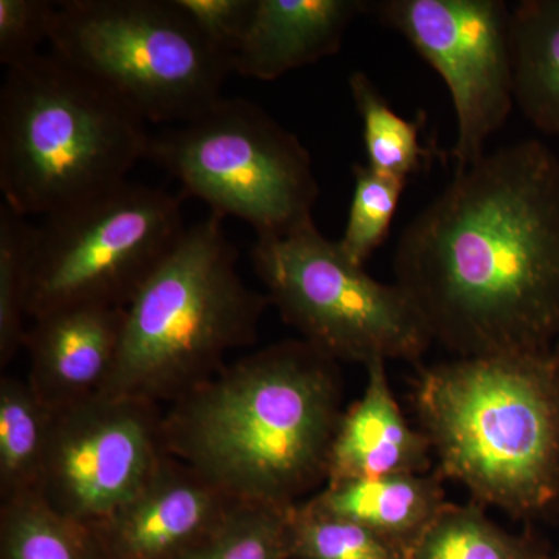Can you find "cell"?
I'll return each mask as SVG.
<instances>
[{"instance_id": "obj_12", "label": "cell", "mask_w": 559, "mask_h": 559, "mask_svg": "<svg viewBox=\"0 0 559 559\" xmlns=\"http://www.w3.org/2000/svg\"><path fill=\"white\" fill-rule=\"evenodd\" d=\"M237 502L167 454L146 487L92 530L103 559H178L205 538Z\"/></svg>"}, {"instance_id": "obj_18", "label": "cell", "mask_w": 559, "mask_h": 559, "mask_svg": "<svg viewBox=\"0 0 559 559\" xmlns=\"http://www.w3.org/2000/svg\"><path fill=\"white\" fill-rule=\"evenodd\" d=\"M53 412L28 381H0V499L39 495Z\"/></svg>"}, {"instance_id": "obj_23", "label": "cell", "mask_w": 559, "mask_h": 559, "mask_svg": "<svg viewBox=\"0 0 559 559\" xmlns=\"http://www.w3.org/2000/svg\"><path fill=\"white\" fill-rule=\"evenodd\" d=\"M288 559H409L411 550L373 530L307 509L290 507Z\"/></svg>"}, {"instance_id": "obj_29", "label": "cell", "mask_w": 559, "mask_h": 559, "mask_svg": "<svg viewBox=\"0 0 559 559\" xmlns=\"http://www.w3.org/2000/svg\"><path fill=\"white\" fill-rule=\"evenodd\" d=\"M543 559H559V550L555 551V554L547 555V557Z\"/></svg>"}, {"instance_id": "obj_4", "label": "cell", "mask_w": 559, "mask_h": 559, "mask_svg": "<svg viewBox=\"0 0 559 559\" xmlns=\"http://www.w3.org/2000/svg\"><path fill=\"white\" fill-rule=\"evenodd\" d=\"M146 121L100 81L36 55L0 90V190L20 215H58L128 182L146 159Z\"/></svg>"}, {"instance_id": "obj_15", "label": "cell", "mask_w": 559, "mask_h": 559, "mask_svg": "<svg viewBox=\"0 0 559 559\" xmlns=\"http://www.w3.org/2000/svg\"><path fill=\"white\" fill-rule=\"evenodd\" d=\"M366 369L362 396L342 412L334 433L326 481L429 473L432 444L404 418L390 388L388 362L373 360Z\"/></svg>"}, {"instance_id": "obj_21", "label": "cell", "mask_w": 559, "mask_h": 559, "mask_svg": "<svg viewBox=\"0 0 559 559\" xmlns=\"http://www.w3.org/2000/svg\"><path fill=\"white\" fill-rule=\"evenodd\" d=\"M348 87L362 121L367 165L381 175L409 180L432 157V151L421 143L425 119L400 116L360 70L349 75Z\"/></svg>"}, {"instance_id": "obj_11", "label": "cell", "mask_w": 559, "mask_h": 559, "mask_svg": "<svg viewBox=\"0 0 559 559\" xmlns=\"http://www.w3.org/2000/svg\"><path fill=\"white\" fill-rule=\"evenodd\" d=\"M159 404L95 395L51 417L44 502L95 528L139 495L167 457Z\"/></svg>"}, {"instance_id": "obj_25", "label": "cell", "mask_w": 559, "mask_h": 559, "mask_svg": "<svg viewBox=\"0 0 559 559\" xmlns=\"http://www.w3.org/2000/svg\"><path fill=\"white\" fill-rule=\"evenodd\" d=\"M352 171L355 189L347 226L337 245L348 260L366 266L388 240L407 180L381 175L362 164L353 165Z\"/></svg>"}, {"instance_id": "obj_2", "label": "cell", "mask_w": 559, "mask_h": 559, "mask_svg": "<svg viewBox=\"0 0 559 559\" xmlns=\"http://www.w3.org/2000/svg\"><path fill=\"white\" fill-rule=\"evenodd\" d=\"M341 380L304 340L250 353L171 403L165 451L240 502L296 506L329 479Z\"/></svg>"}, {"instance_id": "obj_6", "label": "cell", "mask_w": 559, "mask_h": 559, "mask_svg": "<svg viewBox=\"0 0 559 559\" xmlns=\"http://www.w3.org/2000/svg\"><path fill=\"white\" fill-rule=\"evenodd\" d=\"M50 47L151 123L197 119L231 73L175 0H62Z\"/></svg>"}, {"instance_id": "obj_8", "label": "cell", "mask_w": 559, "mask_h": 559, "mask_svg": "<svg viewBox=\"0 0 559 559\" xmlns=\"http://www.w3.org/2000/svg\"><path fill=\"white\" fill-rule=\"evenodd\" d=\"M250 261L282 319L337 362H418L433 344L406 290L367 274L314 221L257 238Z\"/></svg>"}, {"instance_id": "obj_13", "label": "cell", "mask_w": 559, "mask_h": 559, "mask_svg": "<svg viewBox=\"0 0 559 559\" xmlns=\"http://www.w3.org/2000/svg\"><path fill=\"white\" fill-rule=\"evenodd\" d=\"M127 308H62L33 320L24 347L28 384L50 412L100 395L108 384L123 333Z\"/></svg>"}, {"instance_id": "obj_1", "label": "cell", "mask_w": 559, "mask_h": 559, "mask_svg": "<svg viewBox=\"0 0 559 559\" xmlns=\"http://www.w3.org/2000/svg\"><path fill=\"white\" fill-rule=\"evenodd\" d=\"M395 283L457 358L554 352L559 341V157L538 140L454 179L401 234Z\"/></svg>"}, {"instance_id": "obj_14", "label": "cell", "mask_w": 559, "mask_h": 559, "mask_svg": "<svg viewBox=\"0 0 559 559\" xmlns=\"http://www.w3.org/2000/svg\"><path fill=\"white\" fill-rule=\"evenodd\" d=\"M370 0H255L231 72L274 81L341 50L349 25Z\"/></svg>"}, {"instance_id": "obj_22", "label": "cell", "mask_w": 559, "mask_h": 559, "mask_svg": "<svg viewBox=\"0 0 559 559\" xmlns=\"http://www.w3.org/2000/svg\"><path fill=\"white\" fill-rule=\"evenodd\" d=\"M38 227L3 202L0 205V366L24 347Z\"/></svg>"}, {"instance_id": "obj_26", "label": "cell", "mask_w": 559, "mask_h": 559, "mask_svg": "<svg viewBox=\"0 0 559 559\" xmlns=\"http://www.w3.org/2000/svg\"><path fill=\"white\" fill-rule=\"evenodd\" d=\"M58 2L50 0H0V62L7 69L39 55V46L51 38Z\"/></svg>"}, {"instance_id": "obj_19", "label": "cell", "mask_w": 559, "mask_h": 559, "mask_svg": "<svg viewBox=\"0 0 559 559\" xmlns=\"http://www.w3.org/2000/svg\"><path fill=\"white\" fill-rule=\"evenodd\" d=\"M535 536L507 532L477 506L448 502L411 550L409 559H543Z\"/></svg>"}, {"instance_id": "obj_17", "label": "cell", "mask_w": 559, "mask_h": 559, "mask_svg": "<svg viewBox=\"0 0 559 559\" xmlns=\"http://www.w3.org/2000/svg\"><path fill=\"white\" fill-rule=\"evenodd\" d=\"M514 105L559 135V0H524L511 9Z\"/></svg>"}, {"instance_id": "obj_9", "label": "cell", "mask_w": 559, "mask_h": 559, "mask_svg": "<svg viewBox=\"0 0 559 559\" xmlns=\"http://www.w3.org/2000/svg\"><path fill=\"white\" fill-rule=\"evenodd\" d=\"M183 198L127 183L38 227L28 318L62 308H127L178 245Z\"/></svg>"}, {"instance_id": "obj_27", "label": "cell", "mask_w": 559, "mask_h": 559, "mask_svg": "<svg viewBox=\"0 0 559 559\" xmlns=\"http://www.w3.org/2000/svg\"><path fill=\"white\" fill-rule=\"evenodd\" d=\"M187 17L210 46L227 60H234L250 17L255 0H175Z\"/></svg>"}, {"instance_id": "obj_3", "label": "cell", "mask_w": 559, "mask_h": 559, "mask_svg": "<svg viewBox=\"0 0 559 559\" xmlns=\"http://www.w3.org/2000/svg\"><path fill=\"white\" fill-rule=\"evenodd\" d=\"M414 406L437 473L479 506L533 521L559 506V366L554 352L419 367Z\"/></svg>"}, {"instance_id": "obj_5", "label": "cell", "mask_w": 559, "mask_h": 559, "mask_svg": "<svg viewBox=\"0 0 559 559\" xmlns=\"http://www.w3.org/2000/svg\"><path fill=\"white\" fill-rule=\"evenodd\" d=\"M237 260L219 216L187 227L128 305L102 395L175 403L255 344L271 300L242 282Z\"/></svg>"}, {"instance_id": "obj_28", "label": "cell", "mask_w": 559, "mask_h": 559, "mask_svg": "<svg viewBox=\"0 0 559 559\" xmlns=\"http://www.w3.org/2000/svg\"><path fill=\"white\" fill-rule=\"evenodd\" d=\"M554 355H555V358H557L558 366H559V341L557 342V345H555V347H554Z\"/></svg>"}, {"instance_id": "obj_7", "label": "cell", "mask_w": 559, "mask_h": 559, "mask_svg": "<svg viewBox=\"0 0 559 559\" xmlns=\"http://www.w3.org/2000/svg\"><path fill=\"white\" fill-rule=\"evenodd\" d=\"M146 159L180 183V197L212 215L245 221L257 238L311 223L320 187L310 151L246 98H221L197 119L151 135Z\"/></svg>"}, {"instance_id": "obj_20", "label": "cell", "mask_w": 559, "mask_h": 559, "mask_svg": "<svg viewBox=\"0 0 559 559\" xmlns=\"http://www.w3.org/2000/svg\"><path fill=\"white\" fill-rule=\"evenodd\" d=\"M0 559H103V555L94 530L31 495L0 506Z\"/></svg>"}, {"instance_id": "obj_10", "label": "cell", "mask_w": 559, "mask_h": 559, "mask_svg": "<svg viewBox=\"0 0 559 559\" xmlns=\"http://www.w3.org/2000/svg\"><path fill=\"white\" fill-rule=\"evenodd\" d=\"M369 14L399 32L447 83L457 171L485 156L514 106L511 9L502 0H370Z\"/></svg>"}, {"instance_id": "obj_16", "label": "cell", "mask_w": 559, "mask_h": 559, "mask_svg": "<svg viewBox=\"0 0 559 559\" xmlns=\"http://www.w3.org/2000/svg\"><path fill=\"white\" fill-rule=\"evenodd\" d=\"M443 481L437 471L326 481L301 503L318 513L356 522L412 550L448 503Z\"/></svg>"}, {"instance_id": "obj_24", "label": "cell", "mask_w": 559, "mask_h": 559, "mask_svg": "<svg viewBox=\"0 0 559 559\" xmlns=\"http://www.w3.org/2000/svg\"><path fill=\"white\" fill-rule=\"evenodd\" d=\"M289 509L237 502L205 538L178 559H288Z\"/></svg>"}]
</instances>
